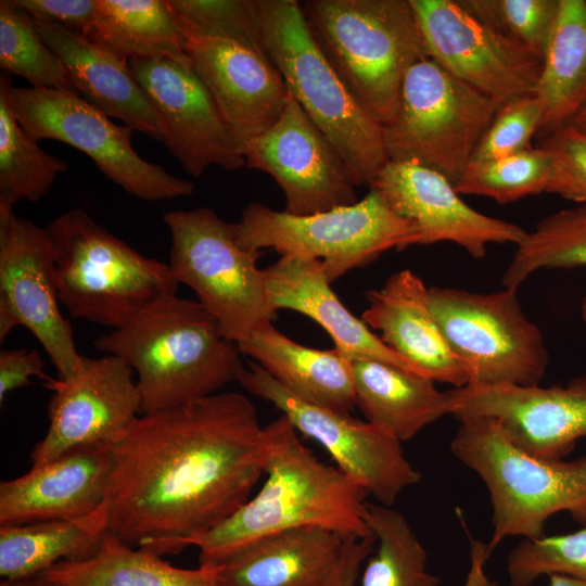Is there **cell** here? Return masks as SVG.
<instances>
[{"mask_svg": "<svg viewBox=\"0 0 586 586\" xmlns=\"http://www.w3.org/2000/svg\"><path fill=\"white\" fill-rule=\"evenodd\" d=\"M111 447L107 533L162 557L250 498L264 474L265 426L246 396L218 392L140 415Z\"/></svg>", "mask_w": 586, "mask_h": 586, "instance_id": "1", "label": "cell"}, {"mask_svg": "<svg viewBox=\"0 0 586 586\" xmlns=\"http://www.w3.org/2000/svg\"><path fill=\"white\" fill-rule=\"evenodd\" d=\"M284 416L265 426L266 480L229 518L191 540L199 566L214 568L251 543L282 531L322 527L344 537L371 535L368 494L300 440Z\"/></svg>", "mask_w": 586, "mask_h": 586, "instance_id": "2", "label": "cell"}, {"mask_svg": "<svg viewBox=\"0 0 586 586\" xmlns=\"http://www.w3.org/2000/svg\"><path fill=\"white\" fill-rule=\"evenodd\" d=\"M93 345L135 372L140 413L173 408L218 393L244 365L237 343L198 301L166 294Z\"/></svg>", "mask_w": 586, "mask_h": 586, "instance_id": "3", "label": "cell"}, {"mask_svg": "<svg viewBox=\"0 0 586 586\" xmlns=\"http://www.w3.org/2000/svg\"><path fill=\"white\" fill-rule=\"evenodd\" d=\"M301 8L348 91L377 122L387 124L407 71L428 58L410 0H306Z\"/></svg>", "mask_w": 586, "mask_h": 586, "instance_id": "4", "label": "cell"}, {"mask_svg": "<svg viewBox=\"0 0 586 586\" xmlns=\"http://www.w3.org/2000/svg\"><path fill=\"white\" fill-rule=\"evenodd\" d=\"M457 420L450 450L487 487L492 552L509 536H542L545 523L558 512L586 526V455L574 460L536 457L518 448L495 419Z\"/></svg>", "mask_w": 586, "mask_h": 586, "instance_id": "5", "label": "cell"}, {"mask_svg": "<svg viewBox=\"0 0 586 586\" xmlns=\"http://www.w3.org/2000/svg\"><path fill=\"white\" fill-rule=\"evenodd\" d=\"M264 48L290 93L335 146L357 187L388 162L383 127L356 101L317 44L301 2L254 0Z\"/></svg>", "mask_w": 586, "mask_h": 586, "instance_id": "6", "label": "cell"}, {"mask_svg": "<svg viewBox=\"0 0 586 586\" xmlns=\"http://www.w3.org/2000/svg\"><path fill=\"white\" fill-rule=\"evenodd\" d=\"M46 230L60 302L72 318L117 329L149 303L177 294L168 263L140 254L84 209L59 215Z\"/></svg>", "mask_w": 586, "mask_h": 586, "instance_id": "7", "label": "cell"}, {"mask_svg": "<svg viewBox=\"0 0 586 586\" xmlns=\"http://www.w3.org/2000/svg\"><path fill=\"white\" fill-rule=\"evenodd\" d=\"M234 229L245 250L320 260L331 283L386 251L417 245L418 239L417 226L373 190L354 204L306 216L250 203Z\"/></svg>", "mask_w": 586, "mask_h": 586, "instance_id": "8", "label": "cell"}, {"mask_svg": "<svg viewBox=\"0 0 586 586\" xmlns=\"http://www.w3.org/2000/svg\"><path fill=\"white\" fill-rule=\"evenodd\" d=\"M163 220L170 235L168 265L176 281L194 291L226 339L238 344L276 318L265 269L257 265L263 253L239 245L234 222L208 207L167 212Z\"/></svg>", "mask_w": 586, "mask_h": 586, "instance_id": "9", "label": "cell"}, {"mask_svg": "<svg viewBox=\"0 0 586 586\" xmlns=\"http://www.w3.org/2000/svg\"><path fill=\"white\" fill-rule=\"evenodd\" d=\"M500 106L424 58L407 71L395 114L382 126L387 158L437 171L455 187Z\"/></svg>", "mask_w": 586, "mask_h": 586, "instance_id": "10", "label": "cell"}, {"mask_svg": "<svg viewBox=\"0 0 586 586\" xmlns=\"http://www.w3.org/2000/svg\"><path fill=\"white\" fill-rule=\"evenodd\" d=\"M517 291L428 289L431 310L467 374V385H537L546 373L545 340L524 314Z\"/></svg>", "mask_w": 586, "mask_h": 586, "instance_id": "11", "label": "cell"}, {"mask_svg": "<svg viewBox=\"0 0 586 586\" xmlns=\"http://www.w3.org/2000/svg\"><path fill=\"white\" fill-rule=\"evenodd\" d=\"M11 100L17 122L31 139L56 140L79 150L130 195L151 202L193 193L191 181L139 156L131 144L133 129L113 123L78 93L13 86Z\"/></svg>", "mask_w": 586, "mask_h": 586, "instance_id": "12", "label": "cell"}, {"mask_svg": "<svg viewBox=\"0 0 586 586\" xmlns=\"http://www.w3.org/2000/svg\"><path fill=\"white\" fill-rule=\"evenodd\" d=\"M238 382L271 403L297 432L319 443L335 467L378 504L391 507L406 488L421 480V473L406 458L402 442L367 420L298 397L257 362L244 366Z\"/></svg>", "mask_w": 586, "mask_h": 586, "instance_id": "13", "label": "cell"}, {"mask_svg": "<svg viewBox=\"0 0 586 586\" xmlns=\"http://www.w3.org/2000/svg\"><path fill=\"white\" fill-rule=\"evenodd\" d=\"M60 303L46 228L0 207V341L16 327L26 328L64 379L79 369L85 356L76 348Z\"/></svg>", "mask_w": 586, "mask_h": 586, "instance_id": "14", "label": "cell"}, {"mask_svg": "<svg viewBox=\"0 0 586 586\" xmlns=\"http://www.w3.org/2000/svg\"><path fill=\"white\" fill-rule=\"evenodd\" d=\"M428 58L491 99L534 94L542 61L472 14L460 0H410Z\"/></svg>", "mask_w": 586, "mask_h": 586, "instance_id": "15", "label": "cell"}, {"mask_svg": "<svg viewBox=\"0 0 586 586\" xmlns=\"http://www.w3.org/2000/svg\"><path fill=\"white\" fill-rule=\"evenodd\" d=\"M245 166L270 175L285 195V212L306 216L356 203L346 163L290 93L277 122L243 146Z\"/></svg>", "mask_w": 586, "mask_h": 586, "instance_id": "16", "label": "cell"}, {"mask_svg": "<svg viewBox=\"0 0 586 586\" xmlns=\"http://www.w3.org/2000/svg\"><path fill=\"white\" fill-rule=\"evenodd\" d=\"M128 64L153 111L160 141L189 175L200 177L213 165L227 170L245 166L242 149L192 67L169 59H131Z\"/></svg>", "mask_w": 586, "mask_h": 586, "instance_id": "17", "label": "cell"}, {"mask_svg": "<svg viewBox=\"0 0 586 586\" xmlns=\"http://www.w3.org/2000/svg\"><path fill=\"white\" fill-rule=\"evenodd\" d=\"M49 425L30 454L31 467L44 464L68 449L112 444L141 415V397L133 370L119 357L85 356L79 369L51 379Z\"/></svg>", "mask_w": 586, "mask_h": 586, "instance_id": "18", "label": "cell"}, {"mask_svg": "<svg viewBox=\"0 0 586 586\" xmlns=\"http://www.w3.org/2000/svg\"><path fill=\"white\" fill-rule=\"evenodd\" d=\"M456 419H495L523 451L562 459L586 436V374L566 385H466L448 391Z\"/></svg>", "mask_w": 586, "mask_h": 586, "instance_id": "19", "label": "cell"}, {"mask_svg": "<svg viewBox=\"0 0 586 586\" xmlns=\"http://www.w3.org/2000/svg\"><path fill=\"white\" fill-rule=\"evenodd\" d=\"M399 216L418 228L417 245L453 242L473 258L489 244H520L527 231L469 206L443 175L426 167L388 161L369 186Z\"/></svg>", "mask_w": 586, "mask_h": 586, "instance_id": "20", "label": "cell"}, {"mask_svg": "<svg viewBox=\"0 0 586 586\" xmlns=\"http://www.w3.org/2000/svg\"><path fill=\"white\" fill-rule=\"evenodd\" d=\"M184 38L193 72L243 151L282 113L290 94L282 75L268 58L242 44L193 35Z\"/></svg>", "mask_w": 586, "mask_h": 586, "instance_id": "21", "label": "cell"}, {"mask_svg": "<svg viewBox=\"0 0 586 586\" xmlns=\"http://www.w3.org/2000/svg\"><path fill=\"white\" fill-rule=\"evenodd\" d=\"M111 444L68 449L55 459L0 483V526L90 514L107 499Z\"/></svg>", "mask_w": 586, "mask_h": 586, "instance_id": "22", "label": "cell"}, {"mask_svg": "<svg viewBox=\"0 0 586 586\" xmlns=\"http://www.w3.org/2000/svg\"><path fill=\"white\" fill-rule=\"evenodd\" d=\"M428 289L410 269L393 273L381 289L367 293L361 320L417 373L462 387L467 374L431 310Z\"/></svg>", "mask_w": 586, "mask_h": 586, "instance_id": "23", "label": "cell"}, {"mask_svg": "<svg viewBox=\"0 0 586 586\" xmlns=\"http://www.w3.org/2000/svg\"><path fill=\"white\" fill-rule=\"evenodd\" d=\"M265 276L271 309H290L311 318L328 332L334 348L351 361L375 360L416 372L343 305L320 260L281 256L265 269Z\"/></svg>", "mask_w": 586, "mask_h": 586, "instance_id": "24", "label": "cell"}, {"mask_svg": "<svg viewBox=\"0 0 586 586\" xmlns=\"http://www.w3.org/2000/svg\"><path fill=\"white\" fill-rule=\"evenodd\" d=\"M345 542L322 527L286 530L251 543L214 570L220 586H326Z\"/></svg>", "mask_w": 586, "mask_h": 586, "instance_id": "25", "label": "cell"}, {"mask_svg": "<svg viewBox=\"0 0 586 586\" xmlns=\"http://www.w3.org/2000/svg\"><path fill=\"white\" fill-rule=\"evenodd\" d=\"M36 24L43 40L63 62L78 94L82 93L110 118L160 140L153 111L128 61L58 25Z\"/></svg>", "mask_w": 586, "mask_h": 586, "instance_id": "26", "label": "cell"}, {"mask_svg": "<svg viewBox=\"0 0 586 586\" xmlns=\"http://www.w3.org/2000/svg\"><path fill=\"white\" fill-rule=\"evenodd\" d=\"M238 346L298 397L343 412L356 407L352 361L337 349L303 346L277 330L271 321L263 323Z\"/></svg>", "mask_w": 586, "mask_h": 586, "instance_id": "27", "label": "cell"}, {"mask_svg": "<svg viewBox=\"0 0 586 586\" xmlns=\"http://www.w3.org/2000/svg\"><path fill=\"white\" fill-rule=\"evenodd\" d=\"M352 371L356 406L368 422L399 442L450 415L448 391H438L424 375L375 360H352Z\"/></svg>", "mask_w": 586, "mask_h": 586, "instance_id": "28", "label": "cell"}, {"mask_svg": "<svg viewBox=\"0 0 586 586\" xmlns=\"http://www.w3.org/2000/svg\"><path fill=\"white\" fill-rule=\"evenodd\" d=\"M85 38L126 61L169 59L192 67L179 18L167 0H95Z\"/></svg>", "mask_w": 586, "mask_h": 586, "instance_id": "29", "label": "cell"}, {"mask_svg": "<svg viewBox=\"0 0 586 586\" xmlns=\"http://www.w3.org/2000/svg\"><path fill=\"white\" fill-rule=\"evenodd\" d=\"M106 533V501L76 519L0 526V575L3 579L29 577L61 561L89 558Z\"/></svg>", "mask_w": 586, "mask_h": 586, "instance_id": "30", "label": "cell"}, {"mask_svg": "<svg viewBox=\"0 0 586 586\" xmlns=\"http://www.w3.org/2000/svg\"><path fill=\"white\" fill-rule=\"evenodd\" d=\"M535 94L544 106L543 137L571 125L586 105L585 0H560Z\"/></svg>", "mask_w": 586, "mask_h": 586, "instance_id": "31", "label": "cell"}, {"mask_svg": "<svg viewBox=\"0 0 586 586\" xmlns=\"http://www.w3.org/2000/svg\"><path fill=\"white\" fill-rule=\"evenodd\" d=\"M41 574L59 586H220L214 568H177L110 533L91 557L61 561Z\"/></svg>", "mask_w": 586, "mask_h": 586, "instance_id": "32", "label": "cell"}, {"mask_svg": "<svg viewBox=\"0 0 586 586\" xmlns=\"http://www.w3.org/2000/svg\"><path fill=\"white\" fill-rule=\"evenodd\" d=\"M11 76L0 75V207L21 200L37 202L46 195L67 164L43 151L16 119Z\"/></svg>", "mask_w": 586, "mask_h": 586, "instance_id": "33", "label": "cell"}, {"mask_svg": "<svg viewBox=\"0 0 586 586\" xmlns=\"http://www.w3.org/2000/svg\"><path fill=\"white\" fill-rule=\"evenodd\" d=\"M375 546L360 572V586H438L426 569L428 552L405 517L392 507L367 504Z\"/></svg>", "mask_w": 586, "mask_h": 586, "instance_id": "34", "label": "cell"}, {"mask_svg": "<svg viewBox=\"0 0 586 586\" xmlns=\"http://www.w3.org/2000/svg\"><path fill=\"white\" fill-rule=\"evenodd\" d=\"M575 267H586V203L540 219L517 245L501 283L518 290L537 270Z\"/></svg>", "mask_w": 586, "mask_h": 586, "instance_id": "35", "label": "cell"}, {"mask_svg": "<svg viewBox=\"0 0 586 586\" xmlns=\"http://www.w3.org/2000/svg\"><path fill=\"white\" fill-rule=\"evenodd\" d=\"M0 66L3 73L24 78L31 88L78 93L63 62L43 40L36 22L8 0L0 1Z\"/></svg>", "mask_w": 586, "mask_h": 586, "instance_id": "36", "label": "cell"}, {"mask_svg": "<svg viewBox=\"0 0 586 586\" xmlns=\"http://www.w3.org/2000/svg\"><path fill=\"white\" fill-rule=\"evenodd\" d=\"M552 173L548 152L538 145L508 156L470 164L457 184L462 195L489 198L499 204L547 192Z\"/></svg>", "mask_w": 586, "mask_h": 586, "instance_id": "37", "label": "cell"}, {"mask_svg": "<svg viewBox=\"0 0 586 586\" xmlns=\"http://www.w3.org/2000/svg\"><path fill=\"white\" fill-rule=\"evenodd\" d=\"M183 35L218 38L266 56L254 0H167Z\"/></svg>", "mask_w": 586, "mask_h": 586, "instance_id": "38", "label": "cell"}, {"mask_svg": "<svg viewBox=\"0 0 586 586\" xmlns=\"http://www.w3.org/2000/svg\"><path fill=\"white\" fill-rule=\"evenodd\" d=\"M511 586H532L543 575L586 581V526L573 533L523 538L509 553Z\"/></svg>", "mask_w": 586, "mask_h": 586, "instance_id": "39", "label": "cell"}, {"mask_svg": "<svg viewBox=\"0 0 586 586\" xmlns=\"http://www.w3.org/2000/svg\"><path fill=\"white\" fill-rule=\"evenodd\" d=\"M477 18L521 43L540 61L560 0H460Z\"/></svg>", "mask_w": 586, "mask_h": 586, "instance_id": "40", "label": "cell"}, {"mask_svg": "<svg viewBox=\"0 0 586 586\" xmlns=\"http://www.w3.org/2000/svg\"><path fill=\"white\" fill-rule=\"evenodd\" d=\"M543 117L544 106L535 93L502 103L480 140L470 164L530 149L532 138L539 132Z\"/></svg>", "mask_w": 586, "mask_h": 586, "instance_id": "41", "label": "cell"}, {"mask_svg": "<svg viewBox=\"0 0 586 586\" xmlns=\"http://www.w3.org/2000/svg\"><path fill=\"white\" fill-rule=\"evenodd\" d=\"M540 146L552 164L547 193L586 203V133L569 125L544 136Z\"/></svg>", "mask_w": 586, "mask_h": 586, "instance_id": "42", "label": "cell"}, {"mask_svg": "<svg viewBox=\"0 0 586 586\" xmlns=\"http://www.w3.org/2000/svg\"><path fill=\"white\" fill-rule=\"evenodd\" d=\"M34 21L63 27L87 37L95 11V0H8Z\"/></svg>", "mask_w": 586, "mask_h": 586, "instance_id": "43", "label": "cell"}, {"mask_svg": "<svg viewBox=\"0 0 586 586\" xmlns=\"http://www.w3.org/2000/svg\"><path fill=\"white\" fill-rule=\"evenodd\" d=\"M33 377L49 382L52 378L44 373V361L36 349L13 348L0 352V402L7 395L30 383Z\"/></svg>", "mask_w": 586, "mask_h": 586, "instance_id": "44", "label": "cell"}, {"mask_svg": "<svg viewBox=\"0 0 586 586\" xmlns=\"http://www.w3.org/2000/svg\"><path fill=\"white\" fill-rule=\"evenodd\" d=\"M375 546V537L371 535L358 538L346 537L340 565L326 586H356L361 566Z\"/></svg>", "mask_w": 586, "mask_h": 586, "instance_id": "45", "label": "cell"}, {"mask_svg": "<svg viewBox=\"0 0 586 586\" xmlns=\"http://www.w3.org/2000/svg\"><path fill=\"white\" fill-rule=\"evenodd\" d=\"M470 563L463 586H497L486 573L485 566L492 553L487 543L469 535Z\"/></svg>", "mask_w": 586, "mask_h": 586, "instance_id": "46", "label": "cell"}, {"mask_svg": "<svg viewBox=\"0 0 586 586\" xmlns=\"http://www.w3.org/2000/svg\"><path fill=\"white\" fill-rule=\"evenodd\" d=\"M0 586H59L52 581L44 577L42 574L35 576L16 578V579H2Z\"/></svg>", "mask_w": 586, "mask_h": 586, "instance_id": "47", "label": "cell"}, {"mask_svg": "<svg viewBox=\"0 0 586 586\" xmlns=\"http://www.w3.org/2000/svg\"><path fill=\"white\" fill-rule=\"evenodd\" d=\"M549 586H586V581L564 575H550Z\"/></svg>", "mask_w": 586, "mask_h": 586, "instance_id": "48", "label": "cell"}, {"mask_svg": "<svg viewBox=\"0 0 586 586\" xmlns=\"http://www.w3.org/2000/svg\"><path fill=\"white\" fill-rule=\"evenodd\" d=\"M571 125L586 133V105L578 112Z\"/></svg>", "mask_w": 586, "mask_h": 586, "instance_id": "49", "label": "cell"}, {"mask_svg": "<svg viewBox=\"0 0 586 586\" xmlns=\"http://www.w3.org/2000/svg\"><path fill=\"white\" fill-rule=\"evenodd\" d=\"M579 311H581L582 319L586 324V296L582 301Z\"/></svg>", "mask_w": 586, "mask_h": 586, "instance_id": "50", "label": "cell"}]
</instances>
